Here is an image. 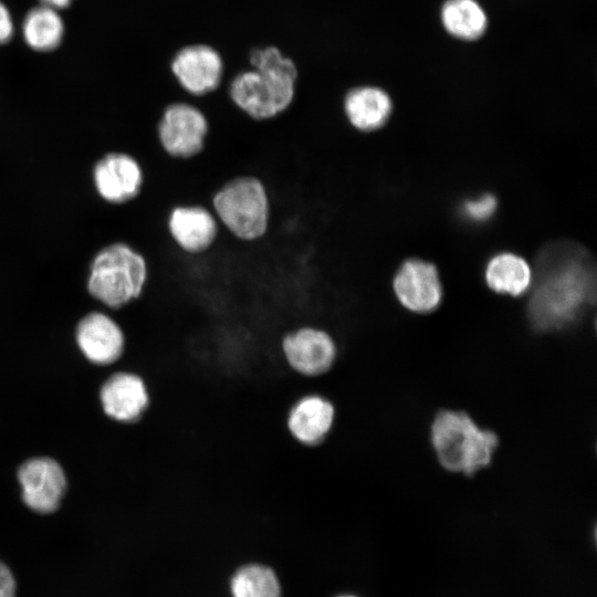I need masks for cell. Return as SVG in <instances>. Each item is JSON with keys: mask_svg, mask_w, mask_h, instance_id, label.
Listing matches in <instances>:
<instances>
[{"mask_svg": "<svg viewBox=\"0 0 597 597\" xmlns=\"http://www.w3.org/2000/svg\"><path fill=\"white\" fill-rule=\"evenodd\" d=\"M430 440L441 467L464 475L489 467L499 446L495 432L479 427L467 412L450 409L436 415Z\"/></svg>", "mask_w": 597, "mask_h": 597, "instance_id": "obj_4", "label": "cell"}, {"mask_svg": "<svg viewBox=\"0 0 597 597\" xmlns=\"http://www.w3.org/2000/svg\"><path fill=\"white\" fill-rule=\"evenodd\" d=\"M13 34V22L8 8L0 2V43H6Z\"/></svg>", "mask_w": 597, "mask_h": 597, "instance_id": "obj_23", "label": "cell"}, {"mask_svg": "<svg viewBox=\"0 0 597 597\" xmlns=\"http://www.w3.org/2000/svg\"><path fill=\"white\" fill-rule=\"evenodd\" d=\"M252 70L237 74L228 95L248 118L268 122L286 113L296 97L297 70L294 62L274 46L256 49L250 55Z\"/></svg>", "mask_w": 597, "mask_h": 597, "instance_id": "obj_2", "label": "cell"}, {"mask_svg": "<svg viewBox=\"0 0 597 597\" xmlns=\"http://www.w3.org/2000/svg\"><path fill=\"white\" fill-rule=\"evenodd\" d=\"M495 208V197L492 195H483L478 199L465 201L463 205V212L473 221H484L494 213Z\"/></svg>", "mask_w": 597, "mask_h": 597, "instance_id": "obj_21", "label": "cell"}, {"mask_svg": "<svg viewBox=\"0 0 597 597\" xmlns=\"http://www.w3.org/2000/svg\"><path fill=\"white\" fill-rule=\"evenodd\" d=\"M104 412L124 423H136L150 404L145 379L134 371H118L102 386L100 392Z\"/></svg>", "mask_w": 597, "mask_h": 597, "instance_id": "obj_12", "label": "cell"}, {"mask_svg": "<svg viewBox=\"0 0 597 597\" xmlns=\"http://www.w3.org/2000/svg\"><path fill=\"white\" fill-rule=\"evenodd\" d=\"M75 338L84 356L98 365L115 363L125 349L122 327L101 312H92L81 318L75 329Z\"/></svg>", "mask_w": 597, "mask_h": 597, "instance_id": "obj_14", "label": "cell"}, {"mask_svg": "<svg viewBox=\"0 0 597 597\" xmlns=\"http://www.w3.org/2000/svg\"><path fill=\"white\" fill-rule=\"evenodd\" d=\"M327 438H328V437H327ZM328 439H329V438H328ZM329 440H331V439H329ZM331 441H332V440H331ZM332 442H333V441H332ZM333 443H334V442H333ZM334 444H335V443H334ZM335 447H336V444H335ZM336 448H337V447H336ZM337 451H338V449H337ZM338 460H339V452H338Z\"/></svg>", "mask_w": 597, "mask_h": 597, "instance_id": "obj_26", "label": "cell"}, {"mask_svg": "<svg viewBox=\"0 0 597 597\" xmlns=\"http://www.w3.org/2000/svg\"><path fill=\"white\" fill-rule=\"evenodd\" d=\"M210 208L221 229L242 242L261 240L271 221V197L258 176L237 175L212 195Z\"/></svg>", "mask_w": 597, "mask_h": 597, "instance_id": "obj_5", "label": "cell"}, {"mask_svg": "<svg viewBox=\"0 0 597 597\" xmlns=\"http://www.w3.org/2000/svg\"><path fill=\"white\" fill-rule=\"evenodd\" d=\"M149 274L146 255L134 244L116 241L103 247L92 259L86 289L104 305L121 308L140 300Z\"/></svg>", "mask_w": 597, "mask_h": 597, "instance_id": "obj_3", "label": "cell"}, {"mask_svg": "<svg viewBox=\"0 0 597 597\" xmlns=\"http://www.w3.org/2000/svg\"><path fill=\"white\" fill-rule=\"evenodd\" d=\"M343 112L354 129L366 134L385 125L392 112V102L383 88L363 85L354 87L345 94Z\"/></svg>", "mask_w": 597, "mask_h": 597, "instance_id": "obj_16", "label": "cell"}, {"mask_svg": "<svg viewBox=\"0 0 597 597\" xmlns=\"http://www.w3.org/2000/svg\"><path fill=\"white\" fill-rule=\"evenodd\" d=\"M94 188L106 202L125 205L136 200L145 185V170L137 156L128 151H109L92 170Z\"/></svg>", "mask_w": 597, "mask_h": 597, "instance_id": "obj_8", "label": "cell"}, {"mask_svg": "<svg viewBox=\"0 0 597 597\" xmlns=\"http://www.w3.org/2000/svg\"><path fill=\"white\" fill-rule=\"evenodd\" d=\"M171 71L187 94L201 97L219 87L223 74V62L213 48L206 44H192L175 54Z\"/></svg>", "mask_w": 597, "mask_h": 597, "instance_id": "obj_11", "label": "cell"}, {"mask_svg": "<svg viewBox=\"0 0 597 597\" xmlns=\"http://www.w3.org/2000/svg\"><path fill=\"white\" fill-rule=\"evenodd\" d=\"M22 33L24 41L33 50L50 51L60 44L64 24L56 9L40 4L25 14Z\"/></svg>", "mask_w": 597, "mask_h": 597, "instance_id": "obj_19", "label": "cell"}, {"mask_svg": "<svg viewBox=\"0 0 597 597\" xmlns=\"http://www.w3.org/2000/svg\"><path fill=\"white\" fill-rule=\"evenodd\" d=\"M15 582L10 569L0 562V597H14Z\"/></svg>", "mask_w": 597, "mask_h": 597, "instance_id": "obj_22", "label": "cell"}, {"mask_svg": "<svg viewBox=\"0 0 597 597\" xmlns=\"http://www.w3.org/2000/svg\"><path fill=\"white\" fill-rule=\"evenodd\" d=\"M41 4L52 7L54 9L67 7L72 0H40Z\"/></svg>", "mask_w": 597, "mask_h": 597, "instance_id": "obj_24", "label": "cell"}, {"mask_svg": "<svg viewBox=\"0 0 597 597\" xmlns=\"http://www.w3.org/2000/svg\"><path fill=\"white\" fill-rule=\"evenodd\" d=\"M595 270L588 254L572 244L546 249L527 305L532 327L541 333L575 323L595 301Z\"/></svg>", "mask_w": 597, "mask_h": 597, "instance_id": "obj_1", "label": "cell"}, {"mask_svg": "<svg viewBox=\"0 0 597 597\" xmlns=\"http://www.w3.org/2000/svg\"><path fill=\"white\" fill-rule=\"evenodd\" d=\"M394 290L399 302L416 313H429L438 307L442 289L437 269L421 260H409L398 270Z\"/></svg>", "mask_w": 597, "mask_h": 597, "instance_id": "obj_13", "label": "cell"}, {"mask_svg": "<svg viewBox=\"0 0 597 597\" xmlns=\"http://www.w3.org/2000/svg\"><path fill=\"white\" fill-rule=\"evenodd\" d=\"M334 420V405L321 395L310 394L297 399L291 407L286 427L297 442L316 446L327 437Z\"/></svg>", "mask_w": 597, "mask_h": 597, "instance_id": "obj_15", "label": "cell"}, {"mask_svg": "<svg viewBox=\"0 0 597 597\" xmlns=\"http://www.w3.org/2000/svg\"><path fill=\"white\" fill-rule=\"evenodd\" d=\"M286 365L296 374L316 378L326 374L337 357L334 337L316 326H301L286 333L281 341Z\"/></svg>", "mask_w": 597, "mask_h": 597, "instance_id": "obj_7", "label": "cell"}, {"mask_svg": "<svg viewBox=\"0 0 597 597\" xmlns=\"http://www.w3.org/2000/svg\"><path fill=\"white\" fill-rule=\"evenodd\" d=\"M18 481L24 504L36 513L56 511L66 491L63 468L51 458H32L21 464Z\"/></svg>", "mask_w": 597, "mask_h": 597, "instance_id": "obj_10", "label": "cell"}, {"mask_svg": "<svg viewBox=\"0 0 597 597\" xmlns=\"http://www.w3.org/2000/svg\"><path fill=\"white\" fill-rule=\"evenodd\" d=\"M485 280L494 292L519 296L528 289L532 272L523 258L513 253H500L488 263Z\"/></svg>", "mask_w": 597, "mask_h": 597, "instance_id": "obj_18", "label": "cell"}, {"mask_svg": "<svg viewBox=\"0 0 597 597\" xmlns=\"http://www.w3.org/2000/svg\"><path fill=\"white\" fill-rule=\"evenodd\" d=\"M440 19L444 30L462 41L480 39L488 28V15L476 0H446Z\"/></svg>", "mask_w": 597, "mask_h": 597, "instance_id": "obj_17", "label": "cell"}, {"mask_svg": "<svg viewBox=\"0 0 597 597\" xmlns=\"http://www.w3.org/2000/svg\"><path fill=\"white\" fill-rule=\"evenodd\" d=\"M339 597H356V596L345 595V596H339Z\"/></svg>", "mask_w": 597, "mask_h": 597, "instance_id": "obj_25", "label": "cell"}, {"mask_svg": "<svg viewBox=\"0 0 597 597\" xmlns=\"http://www.w3.org/2000/svg\"><path fill=\"white\" fill-rule=\"evenodd\" d=\"M166 229L172 243L191 256L208 252L221 232V226L211 208L200 203L172 207L166 219Z\"/></svg>", "mask_w": 597, "mask_h": 597, "instance_id": "obj_9", "label": "cell"}, {"mask_svg": "<svg viewBox=\"0 0 597 597\" xmlns=\"http://www.w3.org/2000/svg\"><path fill=\"white\" fill-rule=\"evenodd\" d=\"M233 597H280V584L272 569L263 565H247L231 580Z\"/></svg>", "mask_w": 597, "mask_h": 597, "instance_id": "obj_20", "label": "cell"}, {"mask_svg": "<svg viewBox=\"0 0 597 597\" xmlns=\"http://www.w3.org/2000/svg\"><path fill=\"white\" fill-rule=\"evenodd\" d=\"M210 132L206 112L188 101L167 104L155 126L156 139L166 156L188 160L202 153Z\"/></svg>", "mask_w": 597, "mask_h": 597, "instance_id": "obj_6", "label": "cell"}]
</instances>
